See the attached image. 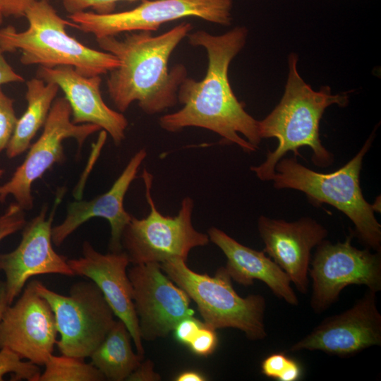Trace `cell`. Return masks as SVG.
Returning <instances> with one entry per match:
<instances>
[{
	"label": "cell",
	"instance_id": "obj_34",
	"mask_svg": "<svg viewBox=\"0 0 381 381\" xmlns=\"http://www.w3.org/2000/svg\"><path fill=\"white\" fill-rule=\"evenodd\" d=\"M175 381H205L207 377L197 370H185L180 373L174 379Z\"/></svg>",
	"mask_w": 381,
	"mask_h": 381
},
{
	"label": "cell",
	"instance_id": "obj_3",
	"mask_svg": "<svg viewBox=\"0 0 381 381\" xmlns=\"http://www.w3.org/2000/svg\"><path fill=\"white\" fill-rule=\"evenodd\" d=\"M298 54L288 57V75L282 97L274 109L262 120L258 121L260 138H275L278 145L267 153L265 160L250 170L262 181H272L277 162L289 152L299 155L298 148L308 146L313 151L312 162L320 167L330 166L333 155L322 145L320 138V122L326 109L332 105L346 107L347 92L333 94L325 85L314 90L300 75Z\"/></svg>",
	"mask_w": 381,
	"mask_h": 381
},
{
	"label": "cell",
	"instance_id": "obj_23",
	"mask_svg": "<svg viewBox=\"0 0 381 381\" xmlns=\"http://www.w3.org/2000/svg\"><path fill=\"white\" fill-rule=\"evenodd\" d=\"M84 359L61 355H51L39 381H102L106 378L92 364Z\"/></svg>",
	"mask_w": 381,
	"mask_h": 381
},
{
	"label": "cell",
	"instance_id": "obj_20",
	"mask_svg": "<svg viewBox=\"0 0 381 381\" xmlns=\"http://www.w3.org/2000/svg\"><path fill=\"white\" fill-rule=\"evenodd\" d=\"M207 235L226 256L224 267L231 279L243 286L260 280L279 298L291 306L298 305L289 277L263 250L246 246L215 226L208 229Z\"/></svg>",
	"mask_w": 381,
	"mask_h": 381
},
{
	"label": "cell",
	"instance_id": "obj_30",
	"mask_svg": "<svg viewBox=\"0 0 381 381\" xmlns=\"http://www.w3.org/2000/svg\"><path fill=\"white\" fill-rule=\"evenodd\" d=\"M203 325V322L193 316L186 318L174 329V337L179 343L188 346Z\"/></svg>",
	"mask_w": 381,
	"mask_h": 381
},
{
	"label": "cell",
	"instance_id": "obj_16",
	"mask_svg": "<svg viewBox=\"0 0 381 381\" xmlns=\"http://www.w3.org/2000/svg\"><path fill=\"white\" fill-rule=\"evenodd\" d=\"M258 229L263 251L287 274L296 289L306 294L311 251L326 239L327 229L311 217L286 222L261 215Z\"/></svg>",
	"mask_w": 381,
	"mask_h": 381
},
{
	"label": "cell",
	"instance_id": "obj_32",
	"mask_svg": "<svg viewBox=\"0 0 381 381\" xmlns=\"http://www.w3.org/2000/svg\"><path fill=\"white\" fill-rule=\"evenodd\" d=\"M129 381H159L161 376L154 370L152 361L143 360L138 367L128 376Z\"/></svg>",
	"mask_w": 381,
	"mask_h": 381
},
{
	"label": "cell",
	"instance_id": "obj_19",
	"mask_svg": "<svg viewBox=\"0 0 381 381\" xmlns=\"http://www.w3.org/2000/svg\"><path fill=\"white\" fill-rule=\"evenodd\" d=\"M147 155L145 149L136 152L111 187L104 193L90 200H76L69 203L64 220L52 227L53 244L60 246L85 222L94 217H101L107 219L111 227L109 250L122 251L121 236L132 217L124 209V198Z\"/></svg>",
	"mask_w": 381,
	"mask_h": 381
},
{
	"label": "cell",
	"instance_id": "obj_4",
	"mask_svg": "<svg viewBox=\"0 0 381 381\" xmlns=\"http://www.w3.org/2000/svg\"><path fill=\"white\" fill-rule=\"evenodd\" d=\"M376 129L358 152L333 172L315 171L299 163L296 156L284 157L276 164L272 181L276 189L303 192L314 206H333L352 222L354 234L366 248L381 252V224L375 216L374 204L365 200L360 184L363 158L373 144Z\"/></svg>",
	"mask_w": 381,
	"mask_h": 381
},
{
	"label": "cell",
	"instance_id": "obj_8",
	"mask_svg": "<svg viewBox=\"0 0 381 381\" xmlns=\"http://www.w3.org/2000/svg\"><path fill=\"white\" fill-rule=\"evenodd\" d=\"M33 283L54 313L60 353L81 359L90 357L116 321L97 286L91 280L80 281L71 287L68 295H62L37 280Z\"/></svg>",
	"mask_w": 381,
	"mask_h": 381
},
{
	"label": "cell",
	"instance_id": "obj_31",
	"mask_svg": "<svg viewBox=\"0 0 381 381\" xmlns=\"http://www.w3.org/2000/svg\"><path fill=\"white\" fill-rule=\"evenodd\" d=\"M40 0H0V10L4 17H24L26 10Z\"/></svg>",
	"mask_w": 381,
	"mask_h": 381
},
{
	"label": "cell",
	"instance_id": "obj_15",
	"mask_svg": "<svg viewBox=\"0 0 381 381\" xmlns=\"http://www.w3.org/2000/svg\"><path fill=\"white\" fill-rule=\"evenodd\" d=\"M58 331L52 310L36 291L33 280L0 321V349L8 348L22 359L44 365L53 354Z\"/></svg>",
	"mask_w": 381,
	"mask_h": 381
},
{
	"label": "cell",
	"instance_id": "obj_22",
	"mask_svg": "<svg viewBox=\"0 0 381 381\" xmlns=\"http://www.w3.org/2000/svg\"><path fill=\"white\" fill-rule=\"evenodd\" d=\"M131 339L126 325L119 319L90 355V363L106 380H126L144 360L143 356L133 351Z\"/></svg>",
	"mask_w": 381,
	"mask_h": 381
},
{
	"label": "cell",
	"instance_id": "obj_25",
	"mask_svg": "<svg viewBox=\"0 0 381 381\" xmlns=\"http://www.w3.org/2000/svg\"><path fill=\"white\" fill-rule=\"evenodd\" d=\"M8 373L13 374V380L39 381L41 371L37 365L23 359L8 348L0 349V381Z\"/></svg>",
	"mask_w": 381,
	"mask_h": 381
},
{
	"label": "cell",
	"instance_id": "obj_9",
	"mask_svg": "<svg viewBox=\"0 0 381 381\" xmlns=\"http://www.w3.org/2000/svg\"><path fill=\"white\" fill-rule=\"evenodd\" d=\"M232 8L233 0H143L126 11L99 14L85 11L68 18L75 28L99 39L122 32H153L165 23L186 17L228 26L232 22Z\"/></svg>",
	"mask_w": 381,
	"mask_h": 381
},
{
	"label": "cell",
	"instance_id": "obj_28",
	"mask_svg": "<svg viewBox=\"0 0 381 381\" xmlns=\"http://www.w3.org/2000/svg\"><path fill=\"white\" fill-rule=\"evenodd\" d=\"M64 9L72 14L87 9L99 14L111 13L114 11L116 3L121 1L136 0H60Z\"/></svg>",
	"mask_w": 381,
	"mask_h": 381
},
{
	"label": "cell",
	"instance_id": "obj_12",
	"mask_svg": "<svg viewBox=\"0 0 381 381\" xmlns=\"http://www.w3.org/2000/svg\"><path fill=\"white\" fill-rule=\"evenodd\" d=\"M127 274L142 339L166 337L181 320L194 315L190 297L159 263L133 265Z\"/></svg>",
	"mask_w": 381,
	"mask_h": 381
},
{
	"label": "cell",
	"instance_id": "obj_2",
	"mask_svg": "<svg viewBox=\"0 0 381 381\" xmlns=\"http://www.w3.org/2000/svg\"><path fill=\"white\" fill-rule=\"evenodd\" d=\"M192 29L191 23L182 22L159 35L135 31L126 32L121 39H96L101 49L119 61L107 81L109 95L118 111H126L137 102L143 112L152 115L177 104L179 87L187 78V69L183 64L169 68V61Z\"/></svg>",
	"mask_w": 381,
	"mask_h": 381
},
{
	"label": "cell",
	"instance_id": "obj_26",
	"mask_svg": "<svg viewBox=\"0 0 381 381\" xmlns=\"http://www.w3.org/2000/svg\"><path fill=\"white\" fill-rule=\"evenodd\" d=\"M13 102L0 86V152L6 148L18 120Z\"/></svg>",
	"mask_w": 381,
	"mask_h": 381
},
{
	"label": "cell",
	"instance_id": "obj_6",
	"mask_svg": "<svg viewBox=\"0 0 381 381\" xmlns=\"http://www.w3.org/2000/svg\"><path fill=\"white\" fill-rule=\"evenodd\" d=\"M159 265L162 271L196 303L205 325L215 330L238 329L252 341L266 338L265 298L260 294L241 297L234 290L224 267H220L212 277L193 271L181 258H171Z\"/></svg>",
	"mask_w": 381,
	"mask_h": 381
},
{
	"label": "cell",
	"instance_id": "obj_5",
	"mask_svg": "<svg viewBox=\"0 0 381 381\" xmlns=\"http://www.w3.org/2000/svg\"><path fill=\"white\" fill-rule=\"evenodd\" d=\"M28 27L18 32L13 26L0 29V50L21 52L25 66L54 68L69 66L85 76L101 75L119 65L113 54L85 46L66 31L75 25L61 18L47 0H40L26 10Z\"/></svg>",
	"mask_w": 381,
	"mask_h": 381
},
{
	"label": "cell",
	"instance_id": "obj_10",
	"mask_svg": "<svg viewBox=\"0 0 381 381\" xmlns=\"http://www.w3.org/2000/svg\"><path fill=\"white\" fill-rule=\"evenodd\" d=\"M353 234L335 243L325 239L315 247L308 274L312 279L310 306L314 313L325 312L349 285L381 290V252L352 245Z\"/></svg>",
	"mask_w": 381,
	"mask_h": 381
},
{
	"label": "cell",
	"instance_id": "obj_35",
	"mask_svg": "<svg viewBox=\"0 0 381 381\" xmlns=\"http://www.w3.org/2000/svg\"><path fill=\"white\" fill-rule=\"evenodd\" d=\"M8 306L6 282L5 281H0V321Z\"/></svg>",
	"mask_w": 381,
	"mask_h": 381
},
{
	"label": "cell",
	"instance_id": "obj_11",
	"mask_svg": "<svg viewBox=\"0 0 381 381\" xmlns=\"http://www.w3.org/2000/svg\"><path fill=\"white\" fill-rule=\"evenodd\" d=\"M71 116V107L66 98L55 99L41 135L30 146L24 161L9 181L0 186L1 202H4L8 195H12L24 210H31L34 181L40 179L54 164L62 163L65 159L63 140L74 138L80 152L85 140L101 130L94 124L73 123Z\"/></svg>",
	"mask_w": 381,
	"mask_h": 381
},
{
	"label": "cell",
	"instance_id": "obj_7",
	"mask_svg": "<svg viewBox=\"0 0 381 381\" xmlns=\"http://www.w3.org/2000/svg\"><path fill=\"white\" fill-rule=\"evenodd\" d=\"M141 176L150 212L142 219L132 216L121 236L122 250L133 265L161 263L175 258L186 261L192 249L210 242L208 235L193 225V200L183 198L176 216H164L152 195V174L144 169Z\"/></svg>",
	"mask_w": 381,
	"mask_h": 381
},
{
	"label": "cell",
	"instance_id": "obj_27",
	"mask_svg": "<svg viewBox=\"0 0 381 381\" xmlns=\"http://www.w3.org/2000/svg\"><path fill=\"white\" fill-rule=\"evenodd\" d=\"M26 224L24 210L16 202H12L0 216V241L23 229Z\"/></svg>",
	"mask_w": 381,
	"mask_h": 381
},
{
	"label": "cell",
	"instance_id": "obj_29",
	"mask_svg": "<svg viewBox=\"0 0 381 381\" xmlns=\"http://www.w3.org/2000/svg\"><path fill=\"white\" fill-rule=\"evenodd\" d=\"M217 344L218 337L216 330L204 324L188 346L195 355L206 357L215 351Z\"/></svg>",
	"mask_w": 381,
	"mask_h": 381
},
{
	"label": "cell",
	"instance_id": "obj_33",
	"mask_svg": "<svg viewBox=\"0 0 381 381\" xmlns=\"http://www.w3.org/2000/svg\"><path fill=\"white\" fill-rule=\"evenodd\" d=\"M0 50V86L11 83H22L24 78L15 71L5 59Z\"/></svg>",
	"mask_w": 381,
	"mask_h": 381
},
{
	"label": "cell",
	"instance_id": "obj_21",
	"mask_svg": "<svg viewBox=\"0 0 381 381\" xmlns=\"http://www.w3.org/2000/svg\"><path fill=\"white\" fill-rule=\"evenodd\" d=\"M27 108L18 119L6 147V155L14 158L26 151L37 131L44 126L59 90L58 85L37 77L26 82Z\"/></svg>",
	"mask_w": 381,
	"mask_h": 381
},
{
	"label": "cell",
	"instance_id": "obj_18",
	"mask_svg": "<svg viewBox=\"0 0 381 381\" xmlns=\"http://www.w3.org/2000/svg\"><path fill=\"white\" fill-rule=\"evenodd\" d=\"M37 77L55 83L64 93L71 110L72 122L94 124L109 134L115 145L125 139L128 120L119 111L113 110L102 97L100 75L85 76L69 66L40 67Z\"/></svg>",
	"mask_w": 381,
	"mask_h": 381
},
{
	"label": "cell",
	"instance_id": "obj_17",
	"mask_svg": "<svg viewBox=\"0 0 381 381\" xmlns=\"http://www.w3.org/2000/svg\"><path fill=\"white\" fill-rule=\"evenodd\" d=\"M83 255L68 260L75 275L92 281L102 293L114 315L126 325L136 353L144 357L145 350L135 310L132 286L127 274L130 262L124 251L102 254L88 241L83 243Z\"/></svg>",
	"mask_w": 381,
	"mask_h": 381
},
{
	"label": "cell",
	"instance_id": "obj_14",
	"mask_svg": "<svg viewBox=\"0 0 381 381\" xmlns=\"http://www.w3.org/2000/svg\"><path fill=\"white\" fill-rule=\"evenodd\" d=\"M65 193L64 187L58 190L49 215L47 206L44 205L37 216L26 222L21 241L15 250L0 253V271L6 277L8 305L13 303L32 277L44 274L75 276L66 258L58 254L52 246V222Z\"/></svg>",
	"mask_w": 381,
	"mask_h": 381
},
{
	"label": "cell",
	"instance_id": "obj_24",
	"mask_svg": "<svg viewBox=\"0 0 381 381\" xmlns=\"http://www.w3.org/2000/svg\"><path fill=\"white\" fill-rule=\"evenodd\" d=\"M261 373L266 377L278 381H297L302 375L298 362L283 352L270 354L260 365Z\"/></svg>",
	"mask_w": 381,
	"mask_h": 381
},
{
	"label": "cell",
	"instance_id": "obj_36",
	"mask_svg": "<svg viewBox=\"0 0 381 381\" xmlns=\"http://www.w3.org/2000/svg\"><path fill=\"white\" fill-rule=\"evenodd\" d=\"M4 17V15H3L2 12H1V11L0 10V25H1V24L2 23V22H3Z\"/></svg>",
	"mask_w": 381,
	"mask_h": 381
},
{
	"label": "cell",
	"instance_id": "obj_1",
	"mask_svg": "<svg viewBox=\"0 0 381 381\" xmlns=\"http://www.w3.org/2000/svg\"><path fill=\"white\" fill-rule=\"evenodd\" d=\"M248 33L245 26H236L219 35L205 30L188 35L190 44L206 51V73L200 80L184 79L177 93L182 107L159 118L163 130L176 133L188 127L202 128L220 135L225 143L236 144L244 152L258 149L262 140L258 121L238 100L228 76L230 64L245 46Z\"/></svg>",
	"mask_w": 381,
	"mask_h": 381
},
{
	"label": "cell",
	"instance_id": "obj_13",
	"mask_svg": "<svg viewBox=\"0 0 381 381\" xmlns=\"http://www.w3.org/2000/svg\"><path fill=\"white\" fill-rule=\"evenodd\" d=\"M377 293L368 290L345 311L325 318L289 348L291 352L320 351L340 358L381 346V314Z\"/></svg>",
	"mask_w": 381,
	"mask_h": 381
},
{
	"label": "cell",
	"instance_id": "obj_37",
	"mask_svg": "<svg viewBox=\"0 0 381 381\" xmlns=\"http://www.w3.org/2000/svg\"><path fill=\"white\" fill-rule=\"evenodd\" d=\"M4 170L0 169V177L4 174Z\"/></svg>",
	"mask_w": 381,
	"mask_h": 381
}]
</instances>
